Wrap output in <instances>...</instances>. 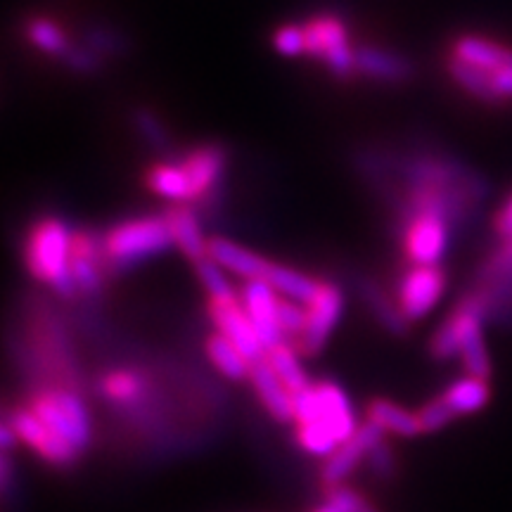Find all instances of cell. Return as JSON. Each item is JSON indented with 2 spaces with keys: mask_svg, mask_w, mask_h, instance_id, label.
I'll use <instances>...</instances> for the list:
<instances>
[{
  "mask_svg": "<svg viewBox=\"0 0 512 512\" xmlns=\"http://www.w3.org/2000/svg\"><path fill=\"white\" fill-rule=\"evenodd\" d=\"M358 430L354 406L337 382H311L294 396V437L309 456L328 460Z\"/></svg>",
  "mask_w": 512,
  "mask_h": 512,
  "instance_id": "1",
  "label": "cell"
},
{
  "mask_svg": "<svg viewBox=\"0 0 512 512\" xmlns=\"http://www.w3.org/2000/svg\"><path fill=\"white\" fill-rule=\"evenodd\" d=\"M486 320H489V309L482 294L477 290L467 292L432 335V356L437 361H451L453 356H460L465 375L489 380L491 356L484 342Z\"/></svg>",
  "mask_w": 512,
  "mask_h": 512,
  "instance_id": "2",
  "label": "cell"
},
{
  "mask_svg": "<svg viewBox=\"0 0 512 512\" xmlns=\"http://www.w3.org/2000/svg\"><path fill=\"white\" fill-rule=\"evenodd\" d=\"M74 233L76 228L60 216H43L24 238V264L31 278L48 285L64 302L79 297L72 271Z\"/></svg>",
  "mask_w": 512,
  "mask_h": 512,
  "instance_id": "3",
  "label": "cell"
},
{
  "mask_svg": "<svg viewBox=\"0 0 512 512\" xmlns=\"http://www.w3.org/2000/svg\"><path fill=\"white\" fill-rule=\"evenodd\" d=\"M107 273L131 271L155 256L176 247L169 221L162 214H143L124 219L100 238Z\"/></svg>",
  "mask_w": 512,
  "mask_h": 512,
  "instance_id": "4",
  "label": "cell"
},
{
  "mask_svg": "<svg viewBox=\"0 0 512 512\" xmlns=\"http://www.w3.org/2000/svg\"><path fill=\"white\" fill-rule=\"evenodd\" d=\"M29 411L36 415L38 420L46 422L62 441L76 451H86L93 439V420L91 411H88L86 401L81 399L74 389L57 387V384H48V387H38L29 399Z\"/></svg>",
  "mask_w": 512,
  "mask_h": 512,
  "instance_id": "5",
  "label": "cell"
},
{
  "mask_svg": "<svg viewBox=\"0 0 512 512\" xmlns=\"http://www.w3.org/2000/svg\"><path fill=\"white\" fill-rule=\"evenodd\" d=\"M306 36V57L323 62L339 79L356 74V48L351 46L347 24L337 15L323 12L302 22Z\"/></svg>",
  "mask_w": 512,
  "mask_h": 512,
  "instance_id": "6",
  "label": "cell"
},
{
  "mask_svg": "<svg viewBox=\"0 0 512 512\" xmlns=\"http://www.w3.org/2000/svg\"><path fill=\"white\" fill-rule=\"evenodd\" d=\"M403 256L411 266H439L451 245V223L432 211H401Z\"/></svg>",
  "mask_w": 512,
  "mask_h": 512,
  "instance_id": "7",
  "label": "cell"
},
{
  "mask_svg": "<svg viewBox=\"0 0 512 512\" xmlns=\"http://www.w3.org/2000/svg\"><path fill=\"white\" fill-rule=\"evenodd\" d=\"M446 285L448 278L441 266H406L396 280L394 299L408 323H418L441 302Z\"/></svg>",
  "mask_w": 512,
  "mask_h": 512,
  "instance_id": "8",
  "label": "cell"
},
{
  "mask_svg": "<svg viewBox=\"0 0 512 512\" xmlns=\"http://www.w3.org/2000/svg\"><path fill=\"white\" fill-rule=\"evenodd\" d=\"M344 313V294L342 287L330 283V280H320V287L313 297V302L306 306V328L302 337L294 342L299 354L304 358L318 356L325 349L328 339L342 320Z\"/></svg>",
  "mask_w": 512,
  "mask_h": 512,
  "instance_id": "9",
  "label": "cell"
},
{
  "mask_svg": "<svg viewBox=\"0 0 512 512\" xmlns=\"http://www.w3.org/2000/svg\"><path fill=\"white\" fill-rule=\"evenodd\" d=\"M5 422L15 430L19 444L31 448L38 458H43L50 465L64 467L72 465L74 460L79 458V451L57 437L46 422L38 420L36 415L29 411V406L12 408V411L5 415Z\"/></svg>",
  "mask_w": 512,
  "mask_h": 512,
  "instance_id": "10",
  "label": "cell"
},
{
  "mask_svg": "<svg viewBox=\"0 0 512 512\" xmlns=\"http://www.w3.org/2000/svg\"><path fill=\"white\" fill-rule=\"evenodd\" d=\"M238 297L242 302V309H245L249 320H252L254 330L259 332L266 351L287 342L278 318L280 294L266 280H242L238 287Z\"/></svg>",
  "mask_w": 512,
  "mask_h": 512,
  "instance_id": "11",
  "label": "cell"
},
{
  "mask_svg": "<svg viewBox=\"0 0 512 512\" xmlns=\"http://www.w3.org/2000/svg\"><path fill=\"white\" fill-rule=\"evenodd\" d=\"M207 313L214 330L221 332L223 337H228L249 361H261L266 356L264 342H261L259 332L254 330L252 320H249L245 309H242L240 297L207 299Z\"/></svg>",
  "mask_w": 512,
  "mask_h": 512,
  "instance_id": "12",
  "label": "cell"
},
{
  "mask_svg": "<svg viewBox=\"0 0 512 512\" xmlns=\"http://www.w3.org/2000/svg\"><path fill=\"white\" fill-rule=\"evenodd\" d=\"M192 188V202H209L223 188V176L228 171V152L221 145L207 143L192 147L181 157Z\"/></svg>",
  "mask_w": 512,
  "mask_h": 512,
  "instance_id": "13",
  "label": "cell"
},
{
  "mask_svg": "<svg viewBox=\"0 0 512 512\" xmlns=\"http://www.w3.org/2000/svg\"><path fill=\"white\" fill-rule=\"evenodd\" d=\"M384 441V432L380 427H375L373 422H363L361 430H358L354 437H351L347 444L337 448L332 456L323 463V470H320V479L330 489H337V486H344L349 475H354V470L363 460L370 458V453L375 451Z\"/></svg>",
  "mask_w": 512,
  "mask_h": 512,
  "instance_id": "14",
  "label": "cell"
},
{
  "mask_svg": "<svg viewBox=\"0 0 512 512\" xmlns=\"http://www.w3.org/2000/svg\"><path fill=\"white\" fill-rule=\"evenodd\" d=\"M72 271L81 297H95L102 290V280H105L107 273L102 242L88 230H76L74 233Z\"/></svg>",
  "mask_w": 512,
  "mask_h": 512,
  "instance_id": "15",
  "label": "cell"
},
{
  "mask_svg": "<svg viewBox=\"0 0 512 512\" xmlns=\"http://www.w3.org/2000/svg\"><path fill=\"white\" fill-rule=\"evenodd\" d=\"M249 384H252L256 399L266 408V413L278 422H294V394L287 389V384L280 380L268 358L252 363L249 373Z\"/></svg>",
  "mask_w": 512,
  "mask_h": 512,
  "instance_id": "16",
  "label": "cell"
},
{
  "mask_svg": "<svg viewBox=\"0 0 512 512\" xmlns=\"http://www.w3.org/2000/svg\"><path fill=\"white\" fill-rule=\"evenodd\" d=\"M166 221H169L171 235H174L176 249L181 252L192 266L200 264L209 256V238L204 235L202 221L190 204H171L164 209Z\"/></svg>",
  "mask_w": 512,
  "mask_h": 512,
  "instance_id": "17",
  "label": "cell"
},
{
  "mask_svg": "<svg viewBox=\"0 0 512 512\" xmlns=\"http://www.w3.org/2000/svg\"><path fill=\"white\" fill-rule=\"evenodd\" d=\"M209 259H214L223 271L235 275L240 280H266L271 261L266 256L242 247L240 242L230 238H209Z\"/></svg>",
  "mask_w": 512,
  "mask_h": 512,
  "instance_id": "18",
  "label": "cell"
},
{
  "mask_svg": "<svg viewBox=\"0 0 512 512\" xmlns=\"http://www.w3.org/2000/svg\"><path fill=\"white\" fill-rule=\"evenodd\" d=\"M448 57H456L460 62L494 74L498 69H503L505 64L512 62V48L496 41V38L482 34H463L451 43Z\"/></svg>",
  "mask_w": 512,
  "mask_h": 512,
  "instance_id": "19",
  "label": "cell"
},
{
  "mask_svg": "<svg viewBox=\"0 0 512 512\" xmlns=\"http://www.w3.org/2000/svg\"><path fill=\"white\" fill-rule=\"evenodd\" d=\"M356 74L382 83H403L415 74L413 62L394 50L380 46H358L356 48Z\"/></svg>",
  "mask_w": 512,
  "mask_h": 512,
  "instance_id": "20",
  "label": "cell"
},
{
  "mask_svg": "<svg viewBox=\"0 0 512 512\" xmlns=\"http://www.w3.org/2000/svg\"><path fill=\"white\" fill-rule=\"evenodd\" d=\"M147 188L169 204H192V188L181 159L157 162L147 169Z\"/></svg>",
  "mask_w": 512,
  "mask_h": 512,
  "instance_id": "21",
  "label": "cell"
},
{
  "mask_svg": "<svg viewBox=\"0 0 512 512\" xmlns=\"http://www.w3.org/2000/svg\"><path fill=\"white\" fill-rule=\"evenodd\" d=\"M147 389H150V382L140 370L133 368H112L100 380V394L121 408L138 406L147 396Z\"/></svg>",
  "mask_w": 512,
  "mask_h": 512,
  "instance_id": "22",
  "label": "cell"
},
{
  "mask_svg": "<svg viewBox=\"0 0 512 512\" xmlns=\"http://www.w3.org/2000/svg\"><path fill=\"white\" fill-rule=\"evenodd\" d=\"M366 420L373 422L375 427H380L384 434H394L401 439H413L422 434L420 418L415 411L399 406V403L389 399H373L368 403Z\"/></svg>",
  "mask_w": 512,
  "mask_h": 512,
  "instance_id": "23",
  "label": "cell"
},
{
  "mask_svg": "<svg viewBox=\"0 0 512 512\" xmlns=\"http://www.w3.org/2000/svg\"><path fill=\"white\" fill-rule=\"evenodd\" d=\"M204 351H207L209 363L219 373L226 377V380L242 382L249 380V373H252V361L242 354V351L230 342L228 337H223L221 332H211V335L204 339Z\"/></svg>",
  "mask_w": 512,
  "mask_h": 512,
  "instance_id": "24",
  "label": "cell"
},
{
  "mask_svg": "<svg viewBox=\"0 0 512 512\" xmlns=\"http://www.w3.org/2000/svg\"><path fill=\"white\" fill-rule=\"evenodd\" d=\"M266 283L273 287L280 297L292 299V302L309 306L316 297L320 280L313 278V275L297 271V268L285 266V264H275L271 261V268L266 273Z\"/></svg>",
  "mask_w": 512,
  "mask_h": 512,
  "instance_id": "25",
  "label": "cell"
},
{
  "mask_svg": "<svg viewBox=\"0 0 512 512\" xmlns=\"http://www.w3.org/2000/svg\"><path fill=\"white\" fill-rule=\"evenodd\" d=\"M441 399L448 408H451L456 418H463V415L479 413L491 399L489 380H482V377L465 375L460 380L451 382L441 394Z\"/></svg>",
  "mask_w": 512,
  "mask_h": 512,
  "instance_id": "26",
  "label": "cell"
},
{
  "mask_svg": "<svg viewBox=\"0 0 512 512\" xmlns=\"http://www.w3.org/2000/svg\"><path fill=\"white\" fill-rule=\"evenodd\" d=\"M358 294L363 297V302L368 304L370 313H373L377 323L382 325L384 330H389L392 335H406L411 323L403 316V311L396 304V299L387 297L380 287H377L373 280H358Z\"/></svg>",
  "mask_w": 512,
  "mask_h": 512,
  "instance_id": "27",
  "label": "cell"
},
{
  "mask_svg": "<svg viewBox=\"0 0 512 512\" xmlns=\"http://www.w3.org/2000/svg\"><path fill=\"white\" fill-rule=\"evenodd\" d=\"M24 36H27V41L36 50H41L43 55L57 57V60H62V57L72 50V41H69L62 24L46 15L31 17L29 22L24 24Z\"/></svg>",
  "mask_w": 512,
  "mask_h": 512,
  "instance_id": "28",
  "label": "cell"
},
{
  "mask_svg": "<svg viewBox=\"0 0 512 512\" xmlns=\"http://www.w3.org/2000/svg\"><path fill=\"white\" fill-rule=\"evenodd\" d=\"M266 358H268V363L273 366L275 373H278L280 380L287 384V389H290L294 396L302 394L304 389L311 384L309 375H306V370L302 366V354H299L297 347H294L292 342H283V344H278V347L268 349Z\"/></svg>",
  "mask_w": 512,
  "mask_h": 512,
  "instance_id": "29",
  "label": "cell"
},
{
  "mask_svg": "<svg viewBox=\"0 0 512 512\" xmlns=\"http://www.w3.org/2000/svg\"><path fill=\"white\" fill-rule=\"evenodd\" d=\"M195 275L197 280H200V285L204 287V292H207L209 299H233L238 297V287L230 283V278L223 271V268L216 264L214 259H204L200 264H195Z\"/></svg>",
  "mask_w": 512,
  "mask_h": 512,
  "instance_id": "30",
  "label": "cell"
},
{
  "mask_svg": "<svg viewBox=\"0 0 512 512\" xmlns=\"http://www.w3.org/2000/svg\"><path fill=\"white\" fill-rule=\"evenodd\" d=\"M133 126H136L138 136L145 140V145L152 147V150L164 152L166 147H169L166 126L162 124V119H159L152 110H147V107H138V110L133 112Z\"/></svg>",
  "mask_w": 512,
  "mask_h": 512,
  "instance_id": "31",
  "label": "cell"
},
{
  "mask_svg": "<svg viewBox=\"0 0 512 512\" xmlns=\"http://www.w3.org/2000/svg\"><path fill=\"white\" fill-rule=\"evenodd\" d=\"M83 46H88L91 50H95L100 57H114V55H121L126 53L128 48V41L117 31L110 29V27H95L86 29V34H83Z\"/></svg>",
  "mask_w": 512,
  "mask_h": 512,
  "instance_id": "32",
  "label": "cell"
},
{
  "mask_svg": "<svg viewBox=\"0 0 512 512\" xmlns=\"http://www.w3.org/2000/svg\"><path fill=\"white\" fill-rule=\"evenodd\" d=\"M271 43L275 53L287 57V60L306 57V36L302 24H280V27L273 31Z\"/></svg>",
  "mask_w": 512,
  "mask_h": 512,
  "instance_id": "33",
  "label": "cell"
},
{
  "mask_svg": "<svg viewBox=\"0 0 512 512\" xmlns=\"http://www.w3.org/2000/svg\"><path fill=\"white\" fill-rule=\"evenodd\" d=\"M102 62H105V57H100L95 50L83 46V43L81 46H72V50L62 57L64 67H67L72 74H79V76L98 74L102 69Z\"/></svg>",
  "mask_w": 512,
  "mask_h": 512,
  "instance_id": "34",
  "label": "cell"
},
{
  "mask_svg": "<svg viewBox=\"0 0 512 512\" xmlns=\"http://www.w3.org/2000/svg\"><path fill=\"white\" fill-rule=\"evenodd\" d=\"M418 418H420V425H422V434H430V432L444 430L448 422L456 420V415H453L451 408H448L444 399L439 396V399L427 401L425 406L420 408Z\"/></svg>",
  "mask_w": 512,
  "mask_h": 512,
  "instance_id": "35",
  "label": "cell"
},
{
  "mask_svg": "<svg viewBox=\"0 0 512 512\" xmlns=\"http://www.w3.org/2000/svg\"><path fill=\"white\" fill-rule=\"evenodd\" d=\"M361 494H356L349 486H337V489L328 491L325 503H320L313 512H356L358 503H361Z\"/></svg>",
  "mask_w": 512,
  "mask_h": 512,
  "instance_id": "36",
  "label": "cell"
},
{
  "mask_svg": "<svg viewBox=\"0 0 512 512\" xmlns=\"http://www.w3.org/2000/svg\"><path fill=\"white\" fill-rule=\"evenodd\" d=\"M491 86H494V98L496 105L503 102H512V62L505 64L503 69L491 74Z\"/></svg>",
  "mask_w": 512,
  "mask_h": 512,
  "instance_id": "37",
  "label": "cell"
},
{
  "mask_svg": "<svg viewBox=\"0 0 512 512\" xmlns=\"http://www.w3.org/2000/svg\"><path fill=\"white\" fill-rule=\"evenodd\" d=\"M368 463L377 472V475H382V477H389L394 472V456H392V451H389V446L384 444V441L375 448L373 453H370Z\"/></svg>",
  "mask_w": 512,
  "mask_h": 512,
  "instance_id": "38",
  "label": "cell"
},
{
  "mask_svg": "<svg viewBox=\"0 0 512 512\" xmlns=\"http://www.w3.org/2000/svg\"><path fill=\"white\" fill-rule=\"evenodd\" d=\"M496 235L501 240H512V195L503 202V207L496 211L494 216Z\"/></svg>",
  "mask_w": 512,
  "mask_h": 512,
  "instance_id": "39",
  "label": "cell"
},
{
  "mask_svg": "<svg viewBox=\"0 0 512 512\" xmlns=\"http://www.w3.org/2000/svg\"><path fill=\"white\" fill-rule=\"evenodd\" d=\"M356 512H380V510H375L373 505H370L366 498H361V503H358V508H356Z\"/></svg>",
  "mask_w": 512,
  "mask_h": 512,
  "instance_id": "40",
  "label": "cell"
}]
</instances>
